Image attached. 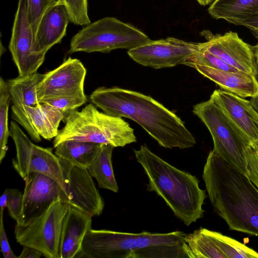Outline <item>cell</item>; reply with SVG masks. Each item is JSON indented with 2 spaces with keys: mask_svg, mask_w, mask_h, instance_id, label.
Here are the masks:
<instances>
[{
  "mask_svg": "<svg viewBox=\"0 0 258 258\" xmlns=\"http://www.w3.org/2000/svg\"><path fill=\"white\" fill-rule=\"evenodd\" d=\"M202 176L214 210L229 228L258 236V189L248 176L213 150Z\"/></svg>",
  "mask_w": 258,
  "mask_h": 258,
  "instance_id": "2",
  "label": "cell"
},
{
  "mask_svg": "<svg viewBox=\"0 0 258 258\" xmlns=\"http://www.w3.org/2000/svg\"><path fill=\"white\" fill-rule=\"evenodd\" d=\"M190 67L225 91L244 98L258 96V79L256 76L240 71L229 72L197 64Z\"/></svg>",
  "mask_w": 258,
  "mask_h": 258,
  "instance_id": "21",
  "label": "cell"
},
{
  "mask_svg": "<svg viewBox=\"0 0 258 258\" xmlns=\"http://www.w3.org/2000/svg\"><path fill=\"white\" fill-rule=\"evenodd\" d=\"M186 234L180 231L138 233L131 258H187L184 248Z\"/></svg>",
  "mask_w": 258,
  "mask_h": 258,
  "instance_id": "17",
  "label": "cell"
},
{
  "mask_svg": "<svg viewBox=\"0 0 258 258\" xmlns=\"http://www.w3.org/2000/svg\"><path fill=\"white\" fill-rule=\"evenodd\" d=\"M134 153L148 178L147 190L161 197L177 218L189 226L203 217L206 191L196 176L171 165L146 145Z\"/></svg>",
  "mask_w": 258,
  "mask_h": 258,
  "instance_id": "3",
  "label": "cell"
},
{
  "mask_svg": "<svg viewBox=\"0 0 258 258\" xmlns=\"http://www.w3.org/2000/svg\"><path fill=\"white\" fill-rule=\"evenodd\" d=\"M44 74L37 72L7 80L11 100L12 118L23 127L31 139L35 142L41 141L27 111L28 107H35L41 103L37 97V89Z\"/></svg>",
  "mask_w": 258,
  "mask_h": 258,
  "instance_id": "16",
  "label": "cell"
},
{
  "mask_svg": "<svg viewBox=\"0 0 258 258\" xmlns=\"http://www.w3.org/2000/svg\"><path fill=\"white\" fill-rule=\"evenodd\" d=\"M44 256L43 253L38 249L29 246H24L18 258H39Z\"/></svg>",
  "mask_w": 258,
  "mask_h": 258,
  "instance_id": "37",
  "label": "cell"
},
{
  "mask_svg": "<svg viewBox=\"0 0 258 258\" xmlns=\"http://www.w3.org/2000/svg\"><path fill=\"white\" fill-rule=\"evenodd\" d=\"M211 95L251 144L258 142V112L249 100L220 89L214 90Z\"/></svg>",
  "mask_w": 258,
  "mask_h": 258,
  "instance_id": "18",
  "label": "cell"
},
{
  "mask_svg": "<svg viewBox=\"0 0 258 258\" xmlns=\"http://www.w3.org/2000/svg\"><path fill=\"white\" fill-rule=\"evenodd\" d=\"M103 144L69 140L55 148V154L72 165L87 168L96 159Z\"/></svg>",
  "mask_w": 258,
  "mask_h": 258,
  "instance_id": "23",
  "label": "cell"
},
{
  "mask_svg": "<svg viewBox=\"0 0 258 258\" xmlns=\"http://www.w3.org/2000/svg\"><path fill=\"white\" fill-rule=\"evenodd\" d=\"M257 68V75L256 76L258 77V67L256 66ZM250 100H249L251 104L254 108V109L258 112V96L255 97L250 98Z\"/></svg>",
  "mask_w": 258,
  "mask_h": 258,
  "instance_id": "39",
  "label": "cell"
},
{
  "mask_svg": "<svg viewBox=\"0 0 258 258\" xmlns=\"http://www.w3.org/2000/svg\"><path fill=\"white\" fill-rule=\"evenodd\" d=\"M247 176L258 189V142L247 146L244 151Z\"/></svg>",
  "mask_w": 258,
  "mask_h": 258,
  "instance_id": "33",
  "label": "cell"
},
{
  "mask_svg": "<svg viewBox=\"0 0 258 258\" xmlns=\"http://www.w3.org/2000/svg\"><path fill=\"white\" fill-rule=\"evenodd\" d=\"M195 64L207 66L229 72H239L229 66L216 56L199 48L198 46L197 51L192 55L186 58L182 63V64L188 67H190V66Z\"/></svg>",
  "mask_w": 258,
  "mask_h": 258,
  "instance_id": "29",
  "label": "cell"
},
{
  "mask_svg": "<svg viewBox=\"0 0 258 258\" xmlns=\"http://www.w3.org/2000/svg\"><path fill=\"white\" fill-rule=\"evenodd\" d=\"M202 6H206L212 2L213 0H197Z\"/></svg>",
  "mask_w": 258,
  "mask_h": 258,
  "instance_id": "41",
  "label": "cell"
},
{
  "mask_svg": "<svg viewBox=\"0 0 258 258\" xmlns=\"http://www.w3.org/2000/svg\"><path fill=\"white\" fill-rule=\"evenodd\" d=\"M150 40L146 34L133 25L107 17L90 23L75 34L68 52L106 53L116 49L130 50Z\"/></svg>",
  "mask_w": 258,
  "mask_h": 258,
  "instance_id": "6",
  "label": "cell"
},
{
  "mask_svg": "<svg viewBox=\"0 0 258 258\" xmlns=\"http://www.w3.org/2000/svg\"><path fill=\"white\" fill-rule=\"evenodd\" d=\"M0 239L1 251L5 258H16L11 248L5 230L3 216H0Z\"/></svg>",
  "mask_w": 258,
  "mask_h": 258,
  "instance_id": "35",
  "label": "cell"
},
{
  "mask_svg": "<svg viewBox=\"0 0 258 258\" xmlns=\"http://www.w3.org/2000/svg\"><path fill=\"white\" fill-rule=\"evenodd\" d=\"M10 136L16 149L12 160L14 168L24 179L31 173H39L55 180L63 189V179L59 158L52 148H43L33 143L15 121H11Z\"/></svg>",
  "mask_w": 258,
  "mask_h": 258,
  "instance_id": "8",
  "label": "cell"
},
{
  "mask_svg": "<svg viewBox=\"0 0 258 258\" xmlns=\"http://www.w3.org/2000/svg\"><path fill=\"white\" fill-rule=\"evenodd\" d=\"M8 190L6 189L3 192L0 198V214L3 216L5 209L7 206Z\"/></svg>",
  "mask_w": 258,
  "mask_h": 258,
  "instance_id": "38",
  "label": "cell"
},
{
  "mask_svg": "<svg viewBox=\"0 0 258 258\" xmlns=\"http://www.w3.org/2000/svg\"><path fill=\"white\" fill-rule=\"evenodd\" d=\"M7 206L10 216L16 223L20 221L23 208V194L17 189L7 188Z\"/></svg>",
  "mask_w": 258,
  "mask_h": 258,
  "instance_id": "34",
  "label": "cell"
},
{
  "mask_svg": "<svg viewBox=\"0 0 258 258\" xmlns=\"http://www.w3.org/2000/svg\"><path fill=\"white\" fill-rule=\"evenodd\" d=\"M27 0H19L9 48L19 75L36 73L43 63L45 54L34 51L35 37L27 15Z\"/></svg>",
  "mask_w": 258,
  "mask_h": 258,
  "instance_id": "10",
  "label": "cell"
},
{
  "mask_svg": "<svg viewBox=\"0 0 258 258\" xmlns=\"http://www.w3.org/2000/svg\"><path fill=\"white\" fill-rule=\"evenodd\" d=\"M59 160L63 179L61 201L92 217L100 215L104 202L88 169Z\"/></svg>",
  "mask_w": 258,
  "mask_h": 258,
  "instance_id": "9",
  "label": "cell"
},
{
  "mask_svg": "<svg viewBox=\"0 0 258 258\" xmlns=\"http://www.w3.org/2000/svg\"><path fill=\"white\" fill-rule=\"evenodd\" d=\"M57 2L56 0H27V15L34 37L39 22L45 12Z\"/></svg>",
  "mask_w": 258,
  "mask_h": 258,
  "instance_id": "32",
  "label": "cell"
},
{
  "mask_svg": "<svg viewBox=\"0 0 258 258\" xmlns=\"http://www.w3.org/2000/svg\"><path fill=\"white\" fill-rule=\"evenodd\" d=\"M69 205L54 202L38 218L26 225L16 224L14 233L18 243L41 251L47 258H60L59 245L63 220Z\"/></svg>",
  "mask_w": 258,
  "mask_h": 258,
  "instance_id": "7",
  "label": "cell"
},
{
  "mask_svg": "<svg viewBox=\"0 0 258 258\" xmlns=\"http://www.w3.org/2000/svg\"><path fill=\"white\" fill-rule=\"evenodd\" d=\"M23 208L19 225H26L45 213L55 201H61L62 188L51 177L31 173L24 179Z\"/></svg>",
  "mask_w": 258,
  "mask_h": 258,
  "instance_id": "13",
  "label": "cell"
},
{
  "mask_svg": "<svg viewBox=\"0 0 258 258\" xmlns=\"http://www.w3.org/2000/svg\"><path fill=\"white\" fill-rule=\"evenodd\" d=\"M90 100L108 115L134 120L164 148L183 149L196 143L181 119L150 96L118 87H101L91 93Z\"/></svg>",
  "mask_w": 258,
  "mask_h": 258,
  "instance_id": "1",
  "label": "cell"
},
{
  "mask_svg": "<svg viewBox=\"0 0 258 258\" xmlns=\"http://www.w3.org/2000/svg\"><path fill=\"white\" fill-rule=\"evenodd\" d=\"M240 25L250 29L255 37L258 38V13L243 21Z\"/></svg>",
  "mask_w": 258,
  "mask_h": 258,
  "instance_id": "36",
  "label": "cell"
},
{
  "mask_svg": "<svg viewBox=\"0 0 258 258\" xmlns=\"http://www.w3.org/2000/svg\"><path fill=\"white\" fill-rule=\"evenodd\" d=\"M11 100L7 82L0 79V162L4 159L8 150V141L10 136L8 126V112Z\"/></svg>",
  "mask_w": 258,
  "mask_h": 258,
  "instance_id": "28",
  "label": "cell"
},
{
  "mask_svg": "<svg viewBox=\"0 0 258 258\" xmlns=\"http://www.w3.org/2000/svg\"><path fill=\"white\" fill-rule=\"evenodd\" d=\"M197 49V43L168 37L151 40L144 44L128 50L127 54L136 62L158 69L182 64Z\"/></svg>",
  "mask_w": 258,
  "mask_h": 258,
  "instance_id": "12",
  "label": "cell"
},
{
  "mask_svg": "<svg viewBox=\"0 0 258 258\" xmlns=\"http://www.w3.org/2000/svg\"><path fill=\"white\" fill-rule=\"evenodd\" d=\"M192 112L209 131L214 143L213 150L247 176L244 151L251 142L246 135L212 95L207 101L194 105Z\"/></svg>",
  "mask_w": 258,
  "mask_h": 258,
  "instance_id": "5",
  "label": "cell"
},
{
  "mask_svg": "<svg viewBox=\"0 0 258 258\" xmlns=\"http://www.w3.org/2000/svg\"><path fill=\"white\" fill-rule=\"evenodd\" d=\"M27 111L37 133L44 139L50 140L58 134L60 121L65 113L45 103L28 107Z\"/></svg>",
  "mask_w": 258,
  "mask_h": 258,
  "instance_id": "24",
  "label": "cell"
},
{
  "mask_svg": "<svg viewBox=\"0 0 258 258\" xmlns=\"http://www.w3.org/2000/svg\"><path fill=\"white\" fill-rule=\"evenodd\" d=\"M137 233L92 228L86 233L77 257L131 258Z\"/></svg>",
  "mask_w": 258,
  "mask_h": 258,
  "instance_id": "14",
  "label": "cell"
},
{
  "mask_svg": "<svg viewBox=\"0 0 258 258\" xmlns=\"http://www.w3.org/2000/svg\"><path fill=\"white\" fill-rule=\"evenodd\" d=\"M114 148L111 145L103 144L96 159L87 169L91 176L96 179L100 188L117 192L118 187L111 160Z\"/></svg>",
  "mask_w": 258,
  "mask_h": 258,
  "instance_id": "25",
  "label": "cell"
},
{
  "mask_svg": "<svg viewBox=\"0 0 258 258\" xmlns=\"http://www.w3.org/2000/svg\"><path fill=\"white\" fill-rule=\"evenodd\" d=\"M65 124L54 138L53 147L69 140L124 147L136 142L134 129L121 117L99 111L92 103L67 113Z\"/></svg>",
  "mask_w": 258,
  "mask_h": 258,
  "instance_id": "4",
  "label": "cell"
},
{
  "mask_svg": "<svg viewBox=\"0 0 258 258\" xmlns=\"http://www.w3.org/2000/svg\"><path fill=\"white\" fill-rule=\"evenodd\" d=\"M214 18L236 25L258 13V0H214L208 8Z\"/></svg>",
  "mask_w": 258,
  "mask_h": 258,
  "instance_id": "22",
  "label": "cell"
},
{
  "mask_svg": "<svg viewBox=\"0 0 258 258\" xmlns=\"http://www.w3.org/2000/svg\"><path fill=\"white\" fill-rule=\"evenodd\" d=\"M187 258H226L212 239L200 228L184 237Z\"/></svg>",
  "mask_w": 258,
  "mask_h": 258,
  "instance_id": "26",
  "label": "cell"
},
{
  "mask_svg": "<svg viewBox=\"0 0 258 258\" xmlns=\"http://www.w3.org/2000/svg\"><path fill=\"white\" fill-rule=\"evenodd\" d=\"M70 16L64 5L57 2L43 15L38 26L34 51L46 54L53 45L61 42L66 35Z\"/></svg>",
  "mask_w": 258,
  "mask_h": 258,
  "instance_id": "19",
  "label": "cell"
},
{
  "mask_svg": "<svg viewBox=\"0 0 258 258\" xmlns=\"http://www.w3.org/2000/svg\"><path fill=\"white\" fill-rule=\"evenodd\" d=\"M201 34L207 41L198 43V48L216 56L237 71L256 76L257 68L253 46L245 42L236 32L213 34L204 30Z\"/></svg>",
  "mask_w": 258,
  "mask_h": 258,
  "instance_id": "11",
  "label": "cell"
},
{
  "mask_svg": "<svg viewBox=\"0 0 258 258\" xmlns=\"http://www.w3.org/2000/svg\"><path fill=\"white\" fill-rule=\"evenodd\" d=\"M66 7L70 21L78 25L91 23L88 14V0H57Z\"/></svg>",
  "mask_w": 258,
  "mask_h": 258,
  "instance_id": "31",
  "label": "cell"
},
{
  "mask_svg": "<svg viewBox=\"0 0 258 258\" xmlns=\"http://www.w3.org/2000/svg\"><path fill=\"white\" fill-rule=\"evenodd\" d=\"M253 49L256 65L257 67H258V43L256 45L253 46Z\"/></svg>",
  "mask_w": 258,
  "mask_h": 258,
  "instance_id": "40",
  "label": "cell"
},
{
  "mask_svg": "<svg viewBox=\"0 0 258 258\" xmlns=\"http://www.w3.org/2000/svg\"><path fill=\"white\" fill-rule=\"evenodd\" d=\"M92 216L70 206L64 218L60 245V258L77 257L84 237L92 228Z\"/></svg>",
  "mask_w": 258,
  "mask_h": 258,
  "instance_id": "20",
  "label": "cell"
},
{
  "mask_svg": "<svg viewBox=\"0 0 258 258\" xmlns=\"http://www.w3.org/2000/svg\"><path fill=\"white\" fill-rule=\"evenodd\" d=\"M87 101L86 95L83 94L57 96L42 100L40 103L51 105L66 113L75 110Z\"/></svg>",
  "mask_w": 258,
  "mask_h": 258,
  "instance_id": "30",
  "label": "cell"
},
{
  "mask_svg": "<svg viewBox=\"0 0 258 258\" xmlns=\"http://www.w3.org/2000/svg\"><path fill=\"white\" fill-rule=\"evenodd\" d=\"M204 230L226 258H258L257 252L235 239L205 228Z\"/></svg>",
  "mask_w": 258,
  "mask_h": 258,
  "instance_id": "27",
  "label": "cell"
},
{
  "mask_svg": "<svg viewBox=\"0 0 258 258\" xmlns=\"http://www.w3.org/2000/svg\"><path fill=\"white\" fill-rule=\"evenodd\" d=\"M86 73L79 59L69 57L57 68L44 74L37 89L39 102L59 95L85 94Z\"/></svg>",
  "mask_w": 258,
  "mask_h": 258,
  "instance_id": "15",
  "label": "cell"
}]
</instances>
